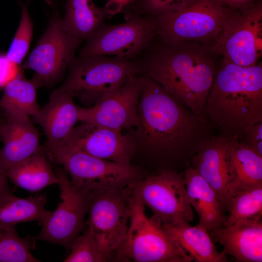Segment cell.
Segmentation results:
<instances>
[{
  "label": "cell",
  "instance_id": "5bb4252c",
  "mask_svg": "<svg viewBox=\"0 0 262 262\" xmlns=\"http://www.w3.org/2000/svg\"><path fill=\"white\" fill-rule=\"evenodd\" d=\"M142 76L137 74L92 107L79 106V121L121 131L136 127Z\"/></svg>",
  "mask_w": 262,
  "mask_h": 262
},
{
  "label": "cell",
  "instance_id": "1f68e13d",
  "mask_svg": "<svg viewBox=\"0 0 262 262\" xmlns=\"http://www.w3.org/2000/svg\"><path fill=\"white\" fill-rule=\"evenodd\" d=\"M236 137L241 144L262 156V121L246 126Z\"/></svg>",
  "mask_w": 262,
  "mask_h": 262
},
{
  "label": "cell",
  "instance_id": "4dcf8cb0",
  "mask_svg": "<svg viewBox=\"0 0 262 262\" xmlns=\"http://www.w3.org/2000/svg\"><path fill=\"white\" fill-rule=\"evenodd\" d=\"M195 0H139L136 13L155 16L159 15L179 11Z\"/></svg>",
  "mask_w": 262,
  "mask_h": 262
},
{
  "label": "cell",
  "instance_id": "484cf974",
  "mask_svg": "<svg viewBox=\"0 0 262 262\" xmlns=\"http://www.w3.org/2000/svg\"><path fill=\"white\" fill-rule=\"evenodd\" d=\"M37 87L32 80L16 77L5 85L0 98V109L4 114H20L35 117L40 108L37 100Z\"/></svg>",
  "mask_w": 262,
  "mask_h": 262
},
{
  "label": "cell",
  "instance_id": "d4e9b609",
  "mask_svg": "<svg viewBox=\"0 0 262 262\" xmlns=\"http://www.w3.org/2000/svg\"><path fill=\"white\" fill-rule=\"evenodd\" d=\"M46 201V196L43 194L25 198L14 195L0 203V230L28 221H37L43 225L51 213L45 208Z\"/></svg>",
  "mask_w": 262,
  "mask_h": 262
},
{
  "label": "cell",
  "instance_id": "603a6c76",
  "mask_svg": "<svg viewBox=\"0 0 262 262\" xmlns=\"http://www.w3.org/2000/svg\"><path fill=\"white\" fill-rule=\"evenodd\" d=\"M44 151L37 153L11 166L7 176L15 185L26 190L37 192L59 183V179Z\"/></svg>",
  "mask_w": 262,
  "mask_h": 262
},
{
  "label": "cell",
  "instance_id": "83f0119b",
  "mask_svg": "<svg viewBox=\"0 0 262 262\" xmlns=\"http://www.w3.org/2000/svg\"><path fill=\"white\" fill-rule=\"evenodd\" d=\"M35 241L33 237L19 236L15 226L4 229L0 233V262H40L31 252Z\"/></svg>",
  "mask_w": 262,
  "mask_h": 262
},
{
  "label": "cell",
  "instance_id": "e0dca14e",
  "mask_svg": "<svg viewBox=\"0 0 262 262\" xmlns=\"http://www.w3.org/2000/svg\"><path fill=\"white\" fill-rule=\"evenodd\" d=\"M2 131L3 146L0 161L6 172L11 166L44 151L39 134L30 117L20 114H4Z\"/></svg>",
  "mask_w": 262,
  "mask_h": 262
},
{
  "label": "cell",
  "instance_id": "f546056e",
  "mask_svg": "<svg viewBox=\"0 0 262 262\" xmlns=\"http://www.w3.org/2000/svg\"><path fill=\"white\" fill-rule=\"evenodd\" d=\"M71 252L65 262H105L109 261L101 251L90 229L86 227L71 246Z\"/></svg>",
  "mask_w": 262,
  "mask_h": 262
},
{
  "label": "cell",
  "instance_id": "2e32d148",
  "mask_svg": "<svg viewBox=\"0 0 262 262\" xmlns=\"http://www.w3.org/2000/svg\"><path fill=\"white\" fill-rule=\"evenodd\" d=\"M213 135L191 158L190 166L213 188L223 213L229 211L231 199L227 192L230 178L228 162L229 138Z\"/></svg>",
  "mask_w": 262,
  "mask_h": 262
},
{
  "label": "cell",
  "instance_id": "ac0fdd59",
  "mask_svg": "<svg viewBox=\"0 0 262 262\" xmlns=\"http://www.w3.org/2000/svg\"><path fill=\"white\" fill-rule=\"evenodd\" d=\"M262 218L240 221L209 231L213 242L223 247V252L238 262H262Z\"/></svg>",
  "mask_w": 262,
  "mask_h": 262
},
{
  "label": "cell",
  "instance_id": "d6a6232c",
  "mask_svg": "<svg viewBox=\"0 0 262 262\" xmlns=\"http://www.w3.org/2000/svg\"><path fill=\"white\" fill-rule=\"evenodd\" d=\"M10 188L6 172L0 161V203L14 196Z\"/></svg>",
  "mask_w": 262,
  "mask_h": 262
},
{
  "label": "cell",
  "instance_id": "3957f363",
  "mask_svg": "<svg viewBox=\"0 0 262 262\" xmlns=\"http://www.w3.org/2000/svg\"><path fill=\"white\" fill-rule=\"evenodd\" d=\"M205 115L221 135L237 136L262 121V65L241 66L223 58L216 70Z\"/></svg>",
  "mask_w": 262,
  "mask_h": 262
},
{
  "label": "cell",
  "instance_id": "9a60e30c",
  "mask_svg": "<svg viewBox=\"0 0 262 262\" xmlns=\"http://www.w3.org/2000/svg\"><path fill=\"white\" fill-rule=\"evenodd\" d=\"M58 147L122 163H131L137 148L131 135L123 134L121 131L86 122H81L75 126Z\"/></svg>",
  "mask_w": 262,
  "mask_h": 262
},
{
  "label": "cell",
  "instance_id": "30bf717a",
  "mask_svg": "<svg viewBox=\"0 0 262 262\" xmlns=\"http://www.w3.org/2000/svg\"><path fill=\"white\" fill-rule=\"evenodd\" d=\"M87 213L86 227L108 261L115 259L129 225V207L123 189L89 190Z\"/></svg>",
  "mask_w": 262,
  "mask_h": 262
},
{
  "label": "cell",
  "instance_id": "f1b7e54d",
  "mask_svg": "<svg viewBox=\"0 0 262 262\" xmlns=\"http://www.w3.org/2000/svg\"><path fill=\"white\" fill-rule=\"evenodd\" d=\"M31 0L25 4L19 1L21 9L20 22L5 55L10 61L17 65L22 61L27 53L33 37V25L28 10Z\"/></svg>",
  "mask_w": 262,
  "mask_h": 262
},
{
  "label": "cell",
  "instance_id": "cb8c5ba5",
  "mask_svg": "<svg viewBox=\"0 0 262 262\" xmlns=\"http://www.w3.org/2000/svg\"><path fill=\"white\" fill-rule=\"evenodd\" d=\"M108 14L105 8L98 7L92 0H66L62 26L66 32L82 41L104 23Z\"/></svg>",
  "mask_w": 262,
  "mask_h": 262
},
{
  "label": "cell",
  "instance_id": "d6986e66",
  "mask_svg": "<svg viewBox=\"0 0 262 262\" xmlns=\"http://www.w3.org/2000/svg\"><path fill=\"white\" fill-rule=\"evenodd\" d=\"M34 118L47 138L46 148L58 147L79 121V106L71 96L55 90Z\"/></svg>",
  "mask_w": 262,
  "mask_h": 262
},
{
  "label": "cell",
  "instance_id": "836d02e7",
  "mask_svg": "<svg viewBox=\"0 0 262 262\" xmlns=\"http://www.w3.org/2000/svg\"><path fill=\"white\" fill-rule=\"evenodd\" d=\"M139 0H109L106 7L109 14H114L120 11L125 6Z\"/></svg>",
  "mask_w": 262,
  "mask_h": 262
},
{
  "label": "cell",
  "instance_id": "9c48e42d",
  "mask_svg": "<svg viewBox=\"0 0 262 262\" xmlns=\"http://www.w3.org/2000/svg\"><path fill=\"white\" fill-rule=\"evenodd\" d=\"M157 35L154 17L130 14L124 23H103L86 39L79 57L114 55L133 60L147 48Z\"/></svg>",
  "mask_w": 262,
  "mask_h": 262
},
{
  "label": "cell",
  "instance_id": "7c38bea8",
  "mask_svg": "<svg viewBox=\"0 0 262 262\" xmlns=\"http://www.w3.org/2000/svg\"><path fill=\"white\" fill-rule=\"evenodd\" d=\"M241 66L257 65L262 55V6L260 3L235 13L219 36L205 46Z\"/></svg>",
  "mask_w": 262,
  "mask_h": 262
},
{
  "label": "cell",
  "instance_id": "d590c367",
  "mask_svg": "<svg viewBox=\"0 0 262 262\" xmlns=\"http://www.w3.org/2000/svg\"><path fill=\"white\" fill-rule=\"evenodd\" d=\"M4 120L5 117L3 114V116L2 117L0 116V142L1 141V139L2 131L4 123Z\"/></svg>",
  "mask_w": 262,
  "mask_h": 262
},
{
  "label": "cell",
  "instance_id": "5b68a950",
  "mask_svg": "<svg viewBox=\"0 0 262 262\" xmlns=\"http://www.w3.org/2000/svg\"><path fill=\"white\" fill-rule=\"evenodd\" d=\"M57 91L78 98L83 107L93 106L137 74L132 60L115 56L75 57Z\"/></svg>",
  "mask_w": 262,
  "mask_h": 262
},
{
  "label": "cell",
  "instance_id": "e575fe53",
  "mask_svg": "<svg viewBox=\"0 0 262 262\" xmlns=\"http://www.w3.org/2000/svg\"><path fill=\"white\" fill-rule=\"evenodd\" d=\"M251 0H223L222 2L226 5L233 8H244L245 6Z\"/></svg>",
  "mask_w": 262,
  "mask_h": 262
},
{
  "label": "cell",
  "instance_id": "7a4b0ae2",
  "mask_svg": "<svg viewBox=\"0 0 262 262\" xmlns=\"http://www.w3.org/2000/svg\"><path fill=\"white\" fill-rule=\"evenodd\" d=\"M143 51L139 59L132 60L137 73L158 83L195 114H205L216 70L206 46L195 42L163 41Z\"/></svg>",
  "mask_w": 262,
  "mask_h": 262
},
{
  "label": "cell",
  "instance_id": "7402d4cb",
  "mask_svg": "<svg viewBox=\"0 0 262 262\" xmlns=\"http://www.w3.org/2000/svg\"><path fill=\"white\" fill-rule=\"evenodd\" d=\"M162 227L169 236L197 262H226L227 256L219 252L209 232L197 224L184 221Z\"/></svg>",
  "mask_w": 262,
  "mask_h": 262
},
{
  "label": "cell",
  "instance_id": "74e56055",
  "mask_svg": "<svg viewBox=\"0 0 262 262\" xmlns=\"http://www.w3.org/2000/svg\"><path fill=\"white\" fill-rule=\"evenodd\" d=\"M220 0L222 2V0Z\"/></svg>",
  "mask_w": 262,
  "mask_h": 262
},
{
  "label": "cell",
  "instance_id": "277c9868",
  "mask_svg": "<svg viewBox=\"0 0 262 262\" xmlns=\"http://www.w3.org/2000/svg\"><path fill=\"white\" fill-rule=\"evenodd\" d=\"M129 225L115 260L136 262H190L193 258L145 212V205L127 187Z\"/></svg>",
  "mask_w": 262,
  "mask_h": 262
},
{
  "label": "cell",
  "instance_id": "52a82bcc",
  "mask_svg": "<svg viewBox=\"0 0 262 262\" xmlns=\"http://www.w3.org/2000/svg\"><path fill=\"white\" fill-rule=\"evenodd\" d=\"M45 150L49 158L63 166L72 184L79 189H123L144 177L131 163L103 160L63 147Z\"/></svg>",
  "mask_w": 262,
  "mask_h": 262
},
{
  "label": "cell",
  "instance_id": "8992f818",
  "mask_svg": "<svg viewBox=\"0 0 262 262\" xmlns=\"http://www.w3.org/2000/svg\"><path fill=\"white\" fill-rule=\"evenodd\" d=\"M220 0H195L176 12L154 17L157 35L164 42H213L235 14Z\"/></svg>",
  "mask_w": 262,
  "mask_h": 262
},
{
  "label": "cell",
  "instance_id": "ba28073f",
  "mask_svg": "<svg viewBox=\"0 0 262 262\" xmlns=\"http://www.w3.org/2000/svg\"><path fill=\"white\" fill-rule=\"evenodd\" d=\"M127 187L151 210V218L161 226L194 220L183 171L164 170L157 175L144 177Z\"/></svg>",
  "mask_w": 262,
  "mask_h": 262
},
{
  "label": "cell",
  "instance_id": "4316f807",
  "mask_svg": "<svg viewBox=\"0 0 262 262\" xmlns=\"http://www.w3.org/2000/svg\"><path fill=\"white\" fill-rule=\"evenodd\" d=\"M228 212L223 227L240 221L262 218V185L235 194L231 197Z\"/></svg>",
  "mask_w": 262,
  "mask_h": 262
},
{
  "label": "cell",
  "instance_id": "8fae6325",
  "mask_svg": "<svg viewBox=\"0 0 262 262\" xmlns=\"http://www.w3.org/2000/svg\"><path fill=\"white\" fill-rule=\"evenodd\" d=\"M61 19L57 13L52 16L46 31L22 65L23 68L34 71L32 80L38 88L51 86L63 78L82 42L64 30Z\"/></svg>",
  "mask_w": 262,
  "mask_h": 262
},
{
  "label": "cell",
  "instance_id": "8d00e7d4",
  "mask_svg": "<svg viewBox=\"0 0 262 262\" xmlns=\"http://www.w3.org/2000/svg\"><path fill=\"white\" fill-rule=\"evenodd\" d=\"M4 230V229H3ZM3 230H0V233L2 232Z\"/></svg>",
  "mask_w": 262,
  "mask_h": 262
},
{
  "label": "cell",
  "instance_id": "6da1fadb",
  "mask_svg": "<svg viewBox=\"0 0 262 262\" xmlns=\"http://www.w3.org/2000/svg\"><path fill=\"white\" fill-rule=\"evenodd\" d=\"M142 76L138 125L131 135L153 156L184 169L191 157L214 134L205 114L196 115L147 76ZM137 148V147H136Z\"/></svg>",
  "mask_w": 262,
  "mask_h": 262
},
{
  "label": "cell",
  "instance_id": "ffe728a7",
  "mask_svg": "<svg viewBox=\"0 0 262 262\" xmlns=\"http://www.w3.org/2000/svg\"><path fill=\"white\" fill-rule=\"evenodd\" d=\"M183 176L189 202L199 217L197 224L208 232L222 228L227 215L213 188L190 165L184 169Z\"/></svg>",
  "mask_w": 262,
  "mask_h": 262
},
{
  "label": "cell",
  "instance_id": "44dd1931",
  "mask_svg": "<svg viewBox=\"0 0 262 262\" xmlns=\"http://www.w3.org/2000/svg\"><path fill=\"white\" fill-rule=\"evenodd\" d=\"M230 178L227 192L230 198L237 193L262 185V156L230 136L228 146Z\"/></svg>",
  "mask_w": 262,
  "mask_h": 262
},
{
  "label": "cell",
  "instance_id": "4fadbf2b",
  "mask_svg": "<svg viewBox=\"0 0 262 262\" xmlns=\"http://www.w3.org/2000/svg\"><path fill=\"white\" fill-rule=\"evenodd\" d=\"M59 179L60 201L42 225L35 240L60 245L70 249L75 238L86 229L89 190L79 189L72 184L64 169L55 170Z\"/></svg>",
  "mask_w": 262,
  "mask_h": 262
}]
</instances>
